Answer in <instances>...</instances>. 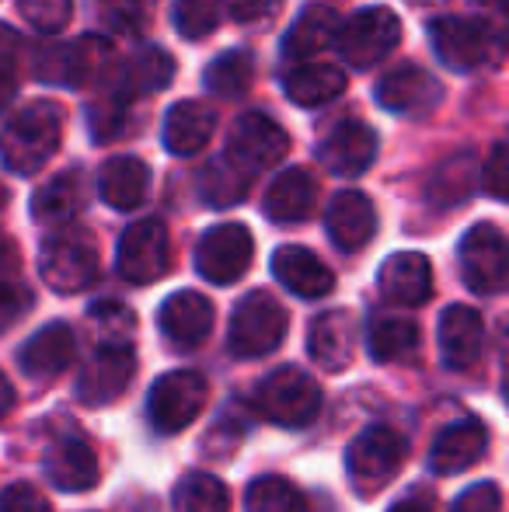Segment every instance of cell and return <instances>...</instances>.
Returning a JSON list of instances; mask_svg holds the SVG:
<instances>
[{
  "mask_svg": "<svg viewBox=\"0 0 509 512\" xmlns=\"http://www.w3.org/2000/svg\"><path fill=\"white\" fill-rule=\"evenodd\" d=\"M63 140V108L56 102H32L11 115L7 129L0 133V157L7 171L28 178L42 171Z\"/></svg>",
  "mask_w": 509,
  "mask_h": 512,
  "instance_id": "6da1fadb",
  "label": "cell"
},
{
  "mask_svg": "<svg viewBox=\"0 0 509 512\" xmlns=\"http://www.w3.org/2000/svg\"><path fill=\"white\" fill-rule=\"evenodd\" d=\"M119 53L105 35H84L77 42L46 46L35 53V74L49 84H70V88H98V84H119Z\"/></svg>",
  "mask_w": 509,
  "mask_h": 512,
  "instance_id": "7a4b0ae2",
  "label": "cell"
},
{
  "mask_svg": "<svg viewBox=\"0 0 509 512\" xmlns=\"http://www.w3.org/2000/svg\"><path fill=\"white\" fill-rule=\"evenodd\" d=\"M39 276L56 293H84L98 279V244L81 227H56L39 248Z\"/></svg>",
  "mask_w": 509,
  "mask_h": 512,
  "instance_id": "3957f363",
  "label": "cell"
},
{
  "mask_svg": "<svg viewBox=\"0 0 509 512\" xmlns=\"http://www.w3.org/2000/svg\"><path fill=\"white\" fill-rule=\"evenodd\" d=\"M408 460V439L401 432L374 425V429L360 432L346 450V474L349 485L360 499H374L381 495Z\"/></svg>",
  "mask_w": 509,
  "mask_h": 512,
  "instance_id": "277c9868",
  "label": "cell"
},
{
  "mask_svg": "<svg viewBox=\"0 0 509 512\" xmlns=\"http://www.w3.org/2000/svg\"><path fill=\"white\" fill-rule=\"evenodd\" d=\"M290 317L272 293L255 290L241 297V304L231 314V331H227V349L238 359H262L276 352L286 338Z\"/></svg>",
  "mask_w": 509,
  "mask_h": 512,
  "instance_id": "5b68a950",
  "label": "cell"
},
{
  "mask_svg": "<svg viewBox=\"0 0 509 512\" xmlns=\"http://www.w3.org/2000/svg\"><path fill=\"white\" fill-rule=\"evenodd\" d=\"M255 408L258 415L283 425V429H304L321 411V387L300 366H283L258 384Z\"/></svg>",
  "mask_w": 509,
  "mask_h": 512,
  "instance_id": "8992f818",
  "label": "cell"
},
{
  "mask_svg": "<svg viewBox=\"0 0 509 512\" xmlns=\"http://www.w3.org/2000/svg\"><path fill=\"white\" fill-rule=\"evenodd\" d=\"M429 39H433V53L461 74L492 63L503 49L499 28L482 18H436L429 25Z\"/></svg>",
  "mask_w": 509,
  "mask_h": 512,
  "instance_id": "52a82bcc",
  "label": "cell"
},
{
  "mask_svg": "<svg viewBox=\"0 0 509 512\" xmlns=\"http://www.w3.org/2000/svg\"><path fill=\"white\" fill-rule=\"evenodd\" d=\"M206 401H210V384L203 373L196 370H175L164 373L147 398V418L150 429L161 436H175V432L189 429L199 415H203Z\"/></svg>",
  "mask_w": 509,
  "mask_h": 512,
  "instance_id": "ba28073f",
  "label": "cell"
},
{
  "mask_svg": "<svg viewBox=\"0 0 509 512\" xmlns=\"http://www.w3.org/2000/svg\"><path fill=\"white\" fill-rule=\"evenodd\" d=\"M290 150V136L283 133L276 119L265 112H245L234 119L231 133H227L224 161H231L241 175L255 178L262 171L276 168Z\"/></svg>",
  "mask_w": 509,
  "mask_h": 512,
  "instance_id": "9c48e42d",
  "label": "cell"
},
{
  "mask_svg": "<svg viewBox=\"0 0 509 512\" xmlns=\"http://www.w3.org/2000/svg\"><path fill=\"white\" fill-rule=\"evenodd\" d=\"M116 269L126 283L133 286H147L157 283L161 276H168L171 269V237L168 227L161 220H136L129 223L119 237V251H116Z\"/></svg>",
  "mask_w": 509,
  "mask_h": 512,
  "instance_id": "30bf717a",
  "label": "cell"
},
{
  "mask_svg": "<svg viewBox=\"0 0 509 512\" xmlns=\"http://www.w3.org/2000/svg\"><path fill=\"white\" fill-rule=\"evenodd\" d=\"M398 42H401V21L391 7L356 11L349 21H339V32H335V46H339L342 60H349L360 70L381 63Z\"/></svg>",
  "mask_w": 509,
  "mask_h": 512,
  "instance_id": "8fae6325",
  "label": "cell"
},
{
  "mask_svg": "<svg viewBox=\"0 0 509 512\" xmlns=\"http://www.w3.org/2000/svg\"><path fill=\"white\" fill-rule=\"evenodd\" d=\"M255 255L252 230L245 223H217L196 248V272L213 286H231L248 272Z\"/></svg>",
  "mask_w": 509,
  "mask_h": 512,
  "instance_id": "7c38bea8",
  "label": "cell"
},
{
  "mask_svg": "<svg viewBox=\"0 0 509 512\" xmlns=\"http://www.w3.org/2000/svg\"><path fill=\"white\" fill-rule=\"evenodd\" d=\"M506 272H509V248L506 234L496 223H475L461 241V276L471 293H492L506 290Z\"/></svg>",
  "mask_w": 509,
  "mask_h": 512,
  "instance_id": "4fadbf2b",
  "label": "cell"
},
{
  "mask_svg": "<svg viewBox=\"0 0 509 512\" xmlns=\"http://www.w3.org/2000/svg\"><path fill=\"white\" fill-rule=\"evenodd\" d=\"M136 373L133 345H95V356L81 370L77 380V401L91 408H105L126 394L129 380Z\"/></svg>",
  "mask_w": 509,
  "mask_h": 512,
  "instance_id": "5bb4252c",
  "label": "cell"
},
{
  "mask_svg": "<svg viewBox=\"0 0 509 512\" xmlns=\"http://www.w3.org/2000/svg\"><path fill=\"white\" fill-rule=\"evenodd\" d=\"M318 161L325 171L342 178H360L377 161V133L360 119H342L321 136Z\"/></svg>",
  "mask_w": 509,
  "mask_h": 512,
  "instance_id": "9a60e30c",
  "label": "cell"
},
{
  "mask_svg": "<svg viewBox=\"0 0 509 512\" xmlns=\"http://www.w3.org/2000/svg\"><path fill=\"white\" fill-rule=\"evenodd\" d=\"M161 335L178 349H199L210 338L213 328V304L196 290H178L157 310Z\"/></svg>",
  "mask_w": 509,
  "mask_h": 512,
  "instance_id": "2e32d148",
  "label": "cell"
},
{
  "mask_svg": "<svg viewBox=\"0 0 509 512\" xmlns=\"http://www.w3.org/2000/svg\"><path fill=\"white\" fill-rule=\"evenodd\" d=\"M377 102L387 112L398 115H429L443 102V84L422 67H398L381 77L377 84Z\"/></svg>",
  "mask_w": 509,
  "mask_h": 512,
  "instance_id": "e0dca14e",
  "label": "cell"
},
{
  "mask_svg": "<svg viewBox=\"0 0 509 512\" xmlns=\"http://www.w3.org/2000/svg\"><path fill=\"white\" fill-rule=\"evenodd\" d=\"M46 478L53 481L60 492H88L98 485V457L81 436H56L46 446Z\"/></svg>",
  "mask_w": 509,
  "mask_h": 512,
  "instance_id": "ac0fdd59",
  "label": "cell"
},
{
  "mask_svg": "<svg viewBox=\"0 0 509 512\" xmlns=\"http://www.w3.org/2000/svg\"><path fill=\"white\" fill-rule=\"evenodd\" d=\"M377 286L391 304L419 307L433 297V265L419 251H398L381 265Z\"/></svg>",
  "mask_w": 509,
  "mask_h": 512,
  "instance_id": "d6986e66",
  "label": "cell"
},
{
  "mask_svg": "<svg viewBox=\"0 0 509 512\" xmlns=\"http://www.w3.org/2000/svg\"><path fill=\"white\" fill-rule=\"evenodd\" d=\"M485 349V321L475 307L454 304L440 317V352L450 370H468L482 359Z\"/></svg>",
  "mask_w": 509,
  "mask_h": 512,
  "instance_id": "ffe728a7",
  "label": "cell"
},
{
  "mask_svg": "<svg viewBox=\"0 0 509 512\" xmlns=\"http://www.w3.org/2000/svg\"><path fill=\"white\" fill-rule=\"evenodd\" d=\"M307 352L325 373H339L353 363L356 352V324L349 310H325L314 317L307 331Z\"/></svg>",
  "mask_w": 509,
  "mask_h": 512,
  "instance_id": "44dd1931",
  "label": "cell"
},
{
  "mask_svg": "<svg viewBox=\"0 0 509 512\" xmlns=\"http://www.w3.org/2000/svg\"><path fill=\"white\" fill-rule=\"evenodd\" d=\"M272 276L300 300H318L335 290V276L314 251L300 248V244H286L272 255Z\"/></svg>",
  "mask_w": 509,
  "mask_h": 512,
  "instance_id": "7402d4cb",
  "label": "cell"
},
{
  "mask_svg": "<svg viewBox=\"0 0 509 512\" xmlns=\"http://www.w3.org/2000/svg\"><path fill=\"white\" fill-rule=\"evenodd\" d=\"M485 450H489V425L478 418H461L436 436L433 450H429V467L436 474H461L475 460H482Z\"/></svg>",
  "mask_w": 509,
  "mask_h": 512,
  "instance_id": "603a6c76",
  "label": "cell"
},
{
  "mask_svg": "<svg viewBox=\"0 0 509 512\" xmlns=\"http://www.w3.org/2000/svg\"><path fill=\"white\" fill-rule=\"evenodd\" d=\"M325 230L339 251H360L377 234V209L363 192H339L325 213Z\"/></svg>",
  "mask_w": 509,
  "mask_h": 512,
  "instance_id": "cb8c5ba5",
  "label": "cell"
},
{
  "mask_svg": "<svg viewBox=\"0 0 509 512\" xmlns=\"http://www.w3.org/2000/svg\"><path fill=\"white\" fill-rule=\"evenodd\" d=\"M74 356H77V338L70 331V324L53 321L21 345L18 363L32 380H53L74 363Z\"/></svg>",
  "mask_w": 509,
  "mask_h": 512,
  "instance_id": "d4e9b609",
  "label": "cell"
},
{
  "mask_svg": "<svg viewBox=\"0 0 509 512\" xmlns=\"http://www.w3.org/2000/svg\"><path fill=\"white\" fill-rule=\"evenodd\" d=\"M84 206H88V178L81 168H67L32 196V220H39L42 227H63L74 223Z\"/></svg>",
  "mask_w": 509,
  "mask_h": 512,
  "instance_id": "484cf974",
  "label": "cell"
},
{
  "mask_svg": "<svg viewBox=\"0 0 509 512\" xmlns=\"http://www.w3.org/2000/svg\"><path fill=\"white\" fill-rule=\"evenodd\" d=\"M318 203V185H314L307 168H286L279 171V178L269 185L262 199V209L272 223H300L314 213Z\"/></svg>",
  "mask_w": 509,
  "mask_h": 512,
  "instance_id": "4316f807",
  "label": "cell"
},
{
  "mask_svg": "<svg viewBox=\"0 0 509 512\" xmlns=\"http://www.w3.org/2000/svg\"><path fill=\"white\" fill-rule=\"evenodd\" d=\"M217 115L199 102H178L164 115V147L175 157H192L213 140Z\"/></svg>",
  "mask_w": 509,
  "mask_h": 512,
  "instance_id": "83f0119b",
  "label": "cell"
},
{
  "mask_svg": "<svg viewBox=\"0 0 509 512\" xmlns=\"http://www.w3.org/2000/svg\"><path fill=\"white\" fill-rule=\"evenodd\" d=\"M342 14L332 4H311L297 14V21L290 25L283 39V56L290 60H307V56H318L321 49H328L339 32Z\"/></svg>",
  "mask_w": 509,
  "mask_h": 512,
  "instance_id": "f1b7e54d",
  "label": "cell"
},
{
  "mask_svg": "<svg viewBox=\"0 0 509 512\" xmlns=\"http://www.w3.org/2000/svg\"><path fill=\"white\" fill-rule=\"evenodd\" d=\"M150 189V171L140 157H112L98 171V196L112 209H136L147 199Z\"/></svg>",
  "mask_w": 509,
  "mask_h": 512,
  "instance_id": "f546056e",
  "label": "cell"
},
{
  "mask_svg": "<svg viewBox=\"0 0 509 512\" xmlns=\"http://www.w3.org/2000/svg\"><path fill=\"white\" fill-rule=\"evenodd\" d=\"M283 91L293 105L300 108H321L346 91V74L335 63H300L283 81Z\"/></svg>",
  "mask_w": 509,
  "mask_h": 512,
  "instance_id": "4dcf8cb0",
  "label": "cell"
},
{
  "mask_svg": "<svg viewBox=\"0 0 509 512\" xmlns=\"http://www.w3.org/2000/svg\"><path fill=\"white\" fill-rule=\"evenodd\" d=\"M171 81H175V60H171L161 46H147L119 70L116 91H123L126 98L157 95V91H164Z\"/></svg>",
  "mask_w": 509,
  "mask_h": 512,
  "instance_id": "1f68e13d",
  "label": "cell"
},
{
  "mask_svg": "<svg viewBox=\"0 0 509 512\" xmlns=\"http://www.w3.org/2000/svg\"><path fill=\"white\" fill-rule=\"evenodd\" d=\"M367 345L377 363L412 359V352L419 349V324L398 314H377L367 328Z\"/></svg>",
  "mask_w": 509,
  "mask_h": 512,
  "instance_id": "d6a6232c",
  "label": "cell"
},
{
  "mask_svg": "<svg viewBox=\"0 0 509 512\" xmlns=\"http://www.w3.org/2000/svg\"><path fill=\"white\" fill-rule=\"evenodd\" d=\"M255 81V56L248 49H231V53H220L217 60L206 67L203 84L220 98H238L252 88Z\"/></svg>",
  "mask_w": 509,
  "mask_h": 512,
  "instance_id": "836d02e7",
  "label": "cell"
},
{
  "mask_svg": "<svg viewBox=\"0 0 509 512\" xmlns=\"http://www.w3.org/2000/svg\"><path fill=\"white\" fill-rule=\"evenodd\" d=\"M178 512H231V492L220 478L206 471H192L175 488Z\"/></svg>",
  "mask_w": 509,
  "mask_h": 512,
  "instance_id": "e575fe53",
  "label": "cell"
},
{
  "mask_svg": "<svg viewBox=\"0 0 509 512\" xmlns=\"http://www.w3.org/2000/svg\"><path fill=\"white\" fill-rule=\"evenodd\" d=\"M88 321L95 328L98 345H133L136 342V314L116 300H98L88 310Z\"/></svg>",
  "mask_w": 509,
  "mask_h": 512,
  "instance_id": "d590c367",
  "label": "cell"
},
{
  "mask_svg": "<svg viewBox=\"0 0 509 512\" xmlns=\"http://www.w3.org/2000/svg\"><path fill=\"white\" fill-rule=\"evenodd\" d=\"M245 512H311V509H307V499L290 481L269 474V478H258L248 488Z\"/></svg>",
  "mask_w": 509,
  "mask_h": 512,
  "instance_id": "8d00e7d4",
  "label": "cell"
},
{
  "mask_svg": "<svg viewBox=\"0 0 509 512\" xmlns=\"http://www.w3.org/2000/svg\"><path fill=\"white\" fill-rule=\"evenodd\" d=\"M248 185H252V178L241 175L238 168H234L231 161H213L210 168L203 171V182H199V189H203L206 203L210 206H238L241 199L248 196Z\"/></svg>",
  "mask_w": 509,
  "mask_h": 512,
  "instance_id": "74e56055",
  "label": "cell"
},
{
  "mask_svg": "<svg viewBox=\"0 0 509 512\" xmlns=\"http://www.w3.org/2000/svg\"><path fill=\"white\" fill-rule=\"evenodd\" d=\"M157 0H98V18L109 32L140 35L154 21Z\"/></svg>",
  "mask_w": 509,
  "mask_h": 512,
  "instance_id": "f35d334b",
  "label": "cell"
},
{
  "mask_svg": "<svg viewBox=\"0 0 509 512\" xmlns=\"http://www.w3.org/2000/svg\"><path fill=\"white\" fill-rule=\"evenodd\" d=\"M129 102H133V98H126L123 91H116L112 98H105V102H98L95 108H91L88 129H91V136H95L98 143H109V140L126 136L129 129H133V112H129Z\"/></svg>",
  "mask_w": 509,
  "mask_h": 512,
  "instance_id": "ab89813d",
  "label": "cell"
},
{
  "mask_svg": "<svg viewBox=\"0 0 509 512\" xmlns=\"http://www.w3.org/2000/svg\"><path fill=\"white\" fill-rule=\"evenodd\" d=\"M224 0H175V28L185 39H206L220 25Z\"/></svg>",
  "mask_w": 509,
  "mask_h": 512,
  "instance_id": "60d3db41",
  "label": "cell"
},
{
  "mask_svg": "<svg viewBox=\"0 0 509 512\" xmlns=\"http://www.w3.org/2000/svg\"><path fill=\"white\" fill-rule=\"evenodd\" d=\"M18 11L35 32H63L74 14V0H18Z\"/></svg>",
  "mask_w": 509,
  "mask_h": 512,
  "instance_id": "b9f144b4",
  "label": "cell"
},
{
  "mask_svg": "<svg viewBox=\"0 0 509 512\" xmlns=\"http://www.w3.org/2000/svg\"><path fill=\"white\" fill-rule=\"evenodd\" d=\"M471 192V161L457 157L447 161L433 178V196L436 203H464V196Z\"/></svg>",
  "mask_w": 509,
  "mask_h": 512,
  "instance_id": "7bdbcfd3",
  "label": "cell"
},
{
  "mask_svg": "<svg viewBox=\"0 0 509 512\" xmlns=\"http://www.w3.org/2000/svg\"><path fill=\"white\" fill-rule=\"evenodd\" d=\"M28 307H32V293L18 283V276L0 279V331L21 321L28 314Z\"/></svg>",
  "mask_w": 509,
  "mask_h": 512,
  "instance_id": "ee69618b",
  "label": "cell"
},
{
  "mask_svg": "<svg viewBox=\"0 0 509 512\" xmlns=\"http://www.w3.org/2000/svg\"><path fill=\"white\" fill-rule=\"evenodd\" d=\"M224 7L238 25H269L283 11V0H224Z\"/></svg>",
  "mask_w": 509,
  "mask_h": 512,
  "instance_id": "f6af8a7d",
  "label": "cell"
},
{
  "mask_svg": "<svg viewBox=\"0 0 509 512\" xmlns=\"http://www.w3.org/2000/svg\"><path fill=\"white\" fill-rule=\"evenodd\" d=\"M0 512H53V506L35 485L18 481V485H11L0 495Z\"/></svg>",
  "mask_w": 509,
  "mask_h": 512,
  "instance_id": "bcb514c9",
  "label": "cell"
},
{
  "mask_svg": "<svg viewBox=\"0 0 509 512\" xmlns=\"http://www.w3.org/2000/svg\"><path fill=\"white\" fill-rule=\"evenodd\" d=\"M454 512H503V492H499L496 481L471 485L468 492H461V499L454 502Z\"/></svg>",
  "mask_w": 509,
  "mask_h": 512,
  "instance_id": "7dc6e473",
  "label": "cell"
},
{
  "mask_svg": "<svg viewBox=\"0 0 509 512\" xmlns=\"http://www.w3.org/2000/svg\"><path fill=\"white\" fill-rule=\"evenodd\" d=\"M21 35L11 25H0V81H11L18 77L21 67Z\"/></svg>",
  "mask_w": 509,
  "mask_h": 512,
  "instance_id": "c3c4849f",
  "label": "cell"
},
{
  "mask_svg": "<svg viewBox=\"0 0 509 512\" xmlns=\"http://www.w3.org/2000/svg\"><path fill=\"white\" fill-rule=\"evenodd\" d=\"M485 189L496 199H506V143H496L489 157V178H485Z\"/></svg>",
  "mask_w": 509,
  "mask_h": 512,
  "instance_id": "681fc988",
  "label": "cell"
},
{
  "mask_svg": "<svg viewBox=\"0 0 509 512\" xmlns=\"http://www.w3.org/2000/svg\"><path fill=\"white\" fill-rule=\"evenodd\" d=\"M7 276H18V251H14L11 241L0 237V279Z\"/></svg>",
  "mask_w": 509,
  "mask_h": 512,
  "instance_id": "f907efd6",
  "label": "cell"
},
{
  "mask_svg": "<svg viewBox=\"0 0 509 512\" xmlns=\"http://www.w3.org/2000/svg\"><path fill=\"white\" fill-rule=\"evenodd\" d=\"M11 408H14V387H11V380L0 373V422L11 415Z\"/></svg>",
  "mask_w": 509,
  "mask_h": 512,
  "instance_id": "816d5d0a",
  "label": "cell"
},
{
  "mask_svg": "<svg viewBox=\"0 0 509 512\" xmlns=\"http://www.w3.org/2000/svg\"><path fill=\"white\" fill-rule=\"evenodd\" d=\"M391 512H429V506H422V502H415V499H408V502H398Z\"/></svg>",
  "mask_w": 509,
  "mask_h": 512,
  "instance_id": "f5cc1de1",
  "label": "cell"
},
{
  "mask_svg": "<svg viewBox=\"0 0 509 512\" xmlns=\"http://www.w3.org/2000/svg\"><path fill=\"white\" fill-rule=\"evenodd\" d=\"M11 98H14V84L11 81H0V112H4Z\"/></svg>",
  "mask_w": 509,
  "mask_h": 512,
  "instance_id": "db71d44e",
  "label": "cell"
},
{
  "mask_svg": "<svg viewBox=\"0 0 509 512\" xmlns=\"http://www.w3.org/2000/svg\"><path fill=\"white\" fill-rule=\"evenodd\" d=\"M475 4H485V7H503L506 0H475Z\"/></svg>",
  "mask_w": 509,
  "mask_h": 512,
  "instance_id": "11a10c76",
  "label": "cell"
},
{
  "mask_svg": "<svg viewBox=\"0 0 509 512\" xmlns=\"http://www.w3.org/2000/svg\"><path fill=\"white\" fill-rule=\"evenodd\" d=\"M412 4H422V7H433V4H447V0H412Z\"/></svg>",
  "mask_w": 509,
  "mask_h": 512,
  "instance_id": "9f6ffc18",
  "label": "cell"
},
{
  "mask_svg": "<svg viewBox=\"0 0 509 512\" xmlns=\"http://www.w3.org/2000/svg\"><path fill=\"white\" fill-rule=\"evenodd\" d=\"M4 206H7V192L0 189V213H4Z\"/></svg>",
  "mask_w": 509,
  "mask_h": 512,
  "instance_id": "6f0895ef",
  "label": "cell"
}]
</instances>
